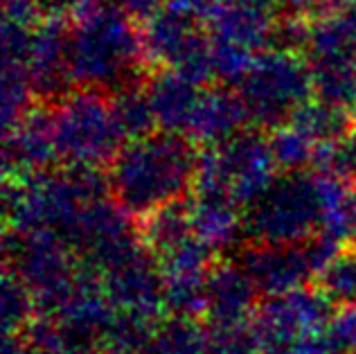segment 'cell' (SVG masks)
<instances>
[{
  "label": "cell",
  "instance_id": "cell-4",
  "mask_svg": "<svg viewBox=\"0 0 356 354\" xmlns=\"http://www.w3.org/2000/svg\"><path fill=\"white\" fill-rule=\"evenodd\" d=\"M57 154L65 167H108L124 145L106 92L79 88L54 104Z\"/></svg>",
  "mask_w": 356,
  "mask_h": 354
},
{
  "label": "cell",
  "instance_id": "cell-9",
  "mask_svg": "<svg viewBox=\"0 0 356 354\" xmlns=\"http://www.w3.org/2000/svg\"><path fill=\"white\" fill-rule=\"evenodd\" d=\"M102 287L120 312L161 316L165 312V275L145 244L102 271ZM163 319V316H161Z\"/></svg>",
  "mask_w": 356,
  "mask_h": 354
},
{
  "label": "cell",
  "instance_id": "cell-30",
  "mask_svg": "<svg viewBox=\"0 0 356 354\" xmlns=\"http://www.w3.org/2000/svg\"><path fill=\"white\" fill-rule=\"evenodd\" d=\"M165 3L167 0H118V5L124 9L131 18H136V21H147V18L154 16Z\"/></svg>",
  "mask_w": 356,
  "mask_h": 354
},
{
  "label": "cell",
  "instance_id": "cell-25",
  "mask_svg": "<svg viewBox=\"0 0 356 354\" xmlns=\"http://www.w3.org/2000/svg\"><path fill=\"white\" fill-rule=\"evenodd\" d=\"M312 167L339 176L350 185L356 183V124L339 140L318 145Z\"/></svg>",
  "mask_w": 356,
  "mask_h": 354
},
{
  "label": "cell",
  "instance_id": "cell-31",
  "mask_svg": "<svg viewBox=\"0 0 356 354\" xmlns=\"http://www.w3.org/2000/svg\"><path fill=\"white\" fill-rule=\"evenodd\" d=\"M343 217H345V226H348L352 244L356 246V183H352L348 190V199H345V206H343Z\"/></svg>",
  "mask_w": 356,
  "mask_h": 354
},
{
  "label": "cell",
  "instance_id": "cell-11",
  "mask_svg": "<svg viewBox=\"0 0 356 354\" xmlns=\"http://www.w3.org/2000/svg\"><path fill=\"white\" fill-rule=\"evenodd\" d=\"M68 36L70 30L61 18L45 16V21H39L32 27L25 68L36 99L59 102L70 92L74 81L68 63Z\"/></svg>",
  "mask_w": 356,
  "mask_h": 354
},
{
  "label": "cell",
  "instance_id": "cell-15",
  "mask_svg": "<svg viewBox=\"0 0 356 354\" xmlns=\"http://www.w3.org/2000/svg\"><path fill=\"white\" fill-rule=\"evenodd\" d=\"M149 102H152L158 129L174 134H187L194 108L199 104L201 90L196 83L185 79L172 68H152L145 81Z\"/></svg>",
  "mask_w": 356,
  "mask_h": 354
},
{
  "label": "cell",
  "instance_id": "cell-23",
  "mask_svg": "<svg viewBox=\"0 0 356 354\" xmlns=\"http://www.w3.org/2000/svg\"><path fill=\"white\" fill-rule=\"evenodd\" d=\"M316 287L336 305V309L356 305V246H348L336 255L316 275Z\"/></svg>",
  "mask_w": 356,
  "mask_h": 354
},
{
  "label": "cell",
  "instance_id": "cell-17",
  "mask_svg": "<svg viewBox=\"0 0 356 354\" xmlns=\"http://www.w3.org/2000/svg\"><path fill=\"white\" fill-rule=\"evenodd\" d=\"M138 235L143 244L161 259L185 239L194 235L192 226V199H178L156 208L154 212L138 219Z\"/></svg>",
  "mask_w": 356,
  "mask_h": 354
},
{
  "label": "cell",
  "instance_id": "cell-3",
  "mask_svg": "<svg viewBox=\"0 0 356 354\" xmlns=\"http://www.w3.org/2000/svg\"><path fill=\"white\" fill-rule=\"evenodd\" d=\"M248 122L261 131L286 124L296 111L314 97L312 68L305 54L268 48L237 86Z\"/></svg>",
  "mask_w": 356,
  "mask_h": 354
},
{
  "label": "cell",
  "instance_id": "cell-13",
  "mask_svg": "<svg viewBox=\"0 0 356 354\" xmlns=\"http://www.w3.org/2000/svg\"><path fill=\"white\" fill-rule=\"evenodd\" d=\"M259 289L239 262H214L205 277V325H235L250 321Z\"/></svg>",
  "mask_w": 356,
  "mask_h": 354
},
{
  "label": "cell",
  "instance_id": "cell-10",
  "mask_svg": "<svg viewBox=\"0 0 356 354\" xmlns=\"http://www.w3.org/2000/svg\"><path fill=\"white\" fill-rule=\"evenodd\" d=\"M54 161H59L57 136H54V104L39 99L23 115L21 122L5 131V176L12 181H21L50 170Z\"/></svg>",
  "mask_w": 356,
  "mask_h": 354
},
{
  "label": "cell",
  "instance_id": "cell-35",
  "mask_svg": "<svg viewBox=\"0 0 356 354\" xmlns=\"http://www.w3.org/2000/svg\"><path fill=\"white\" fill-rule=\"evenodd\" d=\"M350 7H352V9H354V12H356V0H354V3H352Z\"/></svg>",
  "mask_w": 356,
  "mask_h": 354
},
{
  "label": "cell",
  "instance_id": "cell-8",
  "mask_svg": "<svg viewBox=\"0 0 356 354\" xmlns=\"http://www.w3.org/2000/svg\"><path fill=\"white\" fill-rule=\"evenodd\" d=\"M143 50L149 68H181L210 50V34L201 21L178 3L167 0L154 16L143 21Z\"/></svg>",
  "mask_w": 356,
  "mask_h": 354
},
{
  "label": "cell",
  "instance_id": "cell-26",
  "mask_svg": "<svg viewBox=\"0 0 356 354\" xmlns=\"http://www.w3.org/2000/svg\"><path fill=\"white\" fill-rule=\"evenodd\" d=\"M212 41V39H210ZM259 52H252L241 48L235 43L212 41V66H214V79L223 86H239L241 79L246 77L252 68Z\"/></svg>",
  "mask_w": 356,
  "mask_h": 354
},
{
  "label": "cell",
  "instance_id": "cell-14",
  "mask_svg": "<svg viewBox=\"0 0 356 354\" xmlns=\"http://www.w3.org/2000/svg\"><path fill=\"white\" fill-rule=\"evenodd\" d=\"M246 120V108H243L237 90L223 86V83L203 88L192 122L187 127V136L201 147H217L237 136Z\"/></svg>",
  "mask_w": 356,
  "mask_h": 354
},
{
  "label": "cell",
  "instance_id": "cell-6",
  "mask_svg": "<svg viewBox=\"0 0 356 354\" xmlns=\"http://www.w3.org/2000/svg\"><path fill=\"white\" fill-rule=\"evenodd\" d=\"M5 266L27 284L41 314H57L77 291L81 262L57 232L7 230Z\"/></svg>",
  "mask_w": 356,
  "mask_h": 354
},
{
  "label": "cell",
  "instance_id": "cell-7",
  "mask_svg": "<svg viewBox=\"0 0 356 354\" xmlns=\"http://www.w3.org/2000/svg\"><path fill=\"white\" fill-rule=\"evenodd\" d=\"M336 314V305L316 284L300 287L282 296H266L252 314V328L261 348H286L307 332L327 328ZM261 350V352H264Z\"/></svg>",
  "mask_w": 356,
  "mask_h": 354
},
{
  "label": "cell",
  "instance_id": "cell-29",
  "mask_svg": "<svg viewBox=\"0 0 356 354\" xmlns=\"http://www.w3.org/2000/svg\"><path fill=\"white\" fill-rule=\"evenodd\" d=\"M282 7L291 9L296 16H307L309 12H330V9H343L350 7L354 0H280Z\"/></svg>",
  "mask_w": 356,
  "mask_h": 354
},
{
  "label": "cell",
  "instance_id": "cell-2",
  "mask_svg": "<svg viewBox=\"0 0 356 354\" xmlns=\"http://www.w3.org/2000/svg\"><path fill=\"white\" fill-rule=\"evenodd\" d=\"M134 21L120 5L104 3L74 18L68 36V63L79 88L111 95L147 81L143 34Z\"/></svg>",
  "mask_w": 356,
  "mask_h": 354
},
{
  "label": "cell",
  "instance_id": "cell-12",
  "mask_svg": "<svg viewBox=\"0 0 356 354\" xmlns=\"http://www.w3.org/2000/svg\"><path fill=\"white\" fill-rule=\"evenodd\" d=\"M239 264L248 271L261 296H282L307 287V282L316 277L305 244L250 241L241 250Z\"/></svg>",
  "mask_w": 356,
  "mask_h": 354
},
{
  "label": "cell",
  "instance_id": "cell-16",
  "mask_svg": "<svg viewBox=\"0 0 356 354\" xmlns=\"http://www.w3.org/2000/svg\"><path fill=\"white\" fill-rule=\"evenodd\" d=\"M192 226L214 253L246 235L241 206L226 192H192Z\"/></svg>",
  "mask_w": 356,
  "mask_h": 354
},
{
  "label": "cell",
  "instance_id": "cell-34",
  "mask_svg": "<svg viewBox=\"0 0 356 354\" xmlns=\"http://www.w3.org/2000/svg\"><path fill=\"white\" fill-rule=\"evenodd\" d=\"M350 115H352V120H354V124H356V102L350 106Z\"/></svg>",
  "mask_w": 356,
  "mask_h": 354
},
{
  "label": "cell",
  "instance_id": "cell-1",
  "mask_svg": "<svg viewBox=\"0 0 356 354\" xmlns=\"http://www.w3.org/2000/svg\"><path fill=\"white\" fill-rule=\"evenodd\" d=\"M199 158V145L187 134L161 129L127 140L108 163L111 197L138 221L192 192Z\"/></svg>",
  "mask_w": 356,
  "mask_h": 354
},
{
  "label": "cell",
  "instance_id": "cell-27",
  "mask_svg": "<svg viewBox=\"0 0 356 354\" xmlns=\"http://www.w3.org/2000/svg\"><path fill=\"white\" fill-rule=\"evenodd\" d=\"M212 354H261V341L250 321L210 328Z\"/></svg>",
  "mask_w": 356,
  "mask_h": 354
},
{
  "label": "cell",
  "instance_id": "cell-33",
  "mask_svg": "<svg viewBox=\"0 0 356 354\" xmlns=\"http://www.w3.org/2000/svg\"><path fill=\"white\" fill-rule=\"evenodd\" d=\"M88 354H122V352L111 350V348H97V350H92V352H88Z\"/></svg>",
  "mask_w": 356,
  "mask_h": 354
},
{
  "label": "cell",
  "instance_id": "cell-24",
  "mask_svg": "<svg viewBox=\"0 0 356 354\" xmlns=\"http://www.w3.org/2000/svg\"><path fill=\"white\" fill-rule=\"evenodd\" d=\"M0 314H3L5 334L23 332L36 314L39 307L27 284L18 277L14 268L5 266L3 273V291H0Z\"/></svg>",
  "mask_w": 356,
  "mask_h": 354
},
{
  "label": "cell",
  "instance_id": "cell-21",
  "mask_svg": "<svg viewBox=\"0 0 356 354\" xmlns=\"http://www.w3.org/2000/svg\"><path fill=\"white\" fill-rule=\"evenodd\" d=\"M205 277H208V273L165 275V312L170 316L203 319L205 316Z\"/></svg>",
  "mask_w": 356,
  "mask_h": 354
},
{
  "label": "cell",
  "instance_id": "cell-19",
  "mask_svg": "<svg viewBox=\"0 0 356 354\" xmlns=\"http://www.w3.org/2000/svg\"><path fill=\"white\" fill-rule=\"evenodd\" d=\"M108 99L124 140H136V138H143L156 131L158 122L145 83L120 88L115 92H111Z\"/></svg>",
  "mask_w": 356,
  "mask_h": 354
},
{
  "label": "cell",
  "instance_id": "cell-32",
  "mask_svg": "<svg viewBox=\"0 0 356 354\" xmlns=\"http://www.w3.org/2000/svg\"><path fill=\"white\" fill-rule=\"evenodd\" d=\"M3 354H34L30 343L25 341V337L21 332H14V334H5V341H3Z\"/></svg>",
  "mask_w": 356,
  "mask_h": 354
},
{
  "label": "cell",
  "instance_id": "cell-20",
  "mask_svg": "<svg viewBox=\"0 0 356 354\" xmlns=\"http://www.w3.org/2000/svg\"><path fill=\"white\" fill-rule=\"evenodd\" d=\"M154 346L161 354H212L208 325L185 316L163 319L154 337Z\"/></svg>",
  "mask_w": 356,
  "mask_h": 354
},
{
  "label": "cell",
  "instance_id": "cell-28",
  "mask_svg": "<svg viewBox=\"0 0 356 354\" xmlns=\"http://www.w3.org/2000/svg\"><path fill=\"white\" fill-rule=\"evenodd\" d=\"M327 330L343 354H356V305L336 309Z\"/></svg>",
  "mask_w": 356,
  "mask_h": 354
},
{
  "label": "cell",
  "instance_id": "cell-5",
  "mask_svg": "<svg viewBox=\"0 0 356 354\" xmlns=\"http://www.w3.org/2000/svg\"><path fill=\"white\" fill-rule=\"evenodd\" d=\"M321 219L316 174L280 172L270 188L243 212V228L250 241L305 244L321 230Z\"/></svg>",
  "mask_w": 356,
  "mask_h": 354
},
{
  "label": "cell",
  "instance_id": "cell-22",
  "mask_svg": "<svg viewBox=\"0 0 356 354\" xmlns=\"http://www.w3.org/2000/svg\"><path fill=\"white\" fill-rule=\"evenodd\" d=\"M268 143L280 172H305L314 165L318 145L291 122L268 131Z\"/></svg>",
  "mask_w": 356,
  "mask_h": 354
},
{
  "label": "cell",
  "instance_id": "cell-18",
  "mask_svg": "<svg viewBox=\"0 0 356 354\" xmlns=\"http://www.w3.org/2000/svg\"><path fill=\"white\" fill-rule=\"evenodd\" d=\"M289 122L296 124L300 131H305L316 145L339 140L354 127V120L350 111H345V106H336L318 97L305 102Z\"/></svg>",
  "mask_w": 356,
  "mask_h": 354
}]
</instances>
